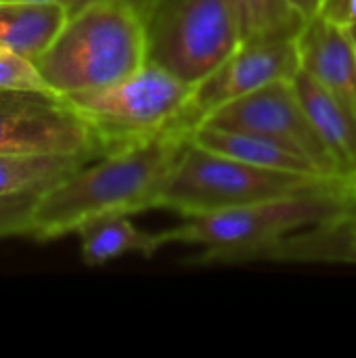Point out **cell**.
I'll return each instance as SVG.
<instances>
[{
    "instance_id": "cell-1",
    "label": "cell",
    "mask_w": 356,
    "mask_h": 358,
    "mask_svg": "<svg viewBox=\"0 0 356 358\" xmlns=\"http://www.w3.org/2000/svg\"><path fill=\"white\" fill-rule=\"evenodd\" d=\"M189 141L191 130L174 126L159 136L84 164L38 197L29 239L46 243L76 235L103 216L155 210L162 185Z\"/></svg>"
},
{
    "instance_id": "cell-2",
    "label": "cell",
    "mask_w": 356,
    "mask_h": 358,
    "mask_svg": "<svg viewBox=\"0 0 356 358\" xmlns=\"http://www.w3.org/2000/svg\"><path fill=\"white\" fill-rule=\"evenodd\" d=\"M356 210V187L340 180L315 191L258 201L222 212L187 216L174 229L162 231V243L199 248L187 262L248 264L258 252L298 231L329 222Z\"/></svg>"
},
{
    "instance_id": "cell-3",
    "label": "cell",
    "mask_w": 356,
    "mask_h": 358,
    "mask_svg": "<svg viewBox=\"0 0 356 358\" xmlns=\"http://www.w3.org/2000/svg\"><path fill=\"white\" fill-rule=\"evenodd\" d=\"M147 63L143 15L124 0H94L71 13L36 59L59 96L111 86Z\"/></svg>"
},
{
    "instance_id": "cell-4",
    "label": "cell",
    "mask_w": 356,
    "mask_h": 358,
    "mask_svg": "<svg viewBox=\"0 0 356 358\" xmlns=\"http://www.w3.org/2000/svg\"><path fill=\"white\" fill-rule=\"evenodd\" d=\"M346 178L258 168L189 141L157 195L155 210L199 216L315 191Z\"/></svg>"
},
{
    "instance_id": "cell-5",
    "label": "cell",
    "mask_w": 356,
    "mask_h": 358,
    "mask_svg": "<svg viewBox=\"0 0 356 358\" xmlns=\"http://www.w3.org/2000/svg\"><path fill=\"white\" fill-rule=\"evenodd\" d=\"M193 88L147 61L138 71L111 86L63 99L86 122L105 155L183 126Z\"/></svg>"
},
{
    "instance_id": "cell-6",
    "label": "cell",
    "mask_w": 356,
    "mask_h": 358,
    "mask_svg": "<svg viewBox=\"0 0 356 358\" xmlns=\"http://www.w3.org/2000/svg\"><path fill=\"white\" fill-rule=\"evenodd\" d=\"M147 61L197 86L243 42L231 0H151Z\"/></svg>"
},
{
    "instance_id": "cell-7",
    "label": "cell",
    "mask_w": 356,
    "mask_h": 358,
    "mask_svg": "<svg viewBox=\"0 0 356 358\" xmlns=\"http://www.w3.org/2000/svg\"><path fill=\"white\" fill-rule=\"evenodd\" d=\"M0 153L103 155L63 96L23 90H0Z\"/></svg>"
},
{
    "instance_id": "cell-8",
    "label": "cell",
    "mask_w": 356,
    "mask_h": 358,
    "mask_svg": "<svg viewBox=\"0 0 356 358\" xmlns=\"http://www.w3.org/2000/svg\"><path fill=\"white\" fill-rule=\"evenodd\" d=\"M204 122L273 138L313 162L323 174L344 178L325 143L313 128L294 88V78L271 82L241 99H235L210 113Z\"/></svg>"
},
{
    "instance_id": "cell-9",
    "label": "cell",
    "mask_w": 356,
    "mask_h": 358,
    "mask_svg": "<svg viewBox=\"0 0 356 358\" xmlns=\"http://www.w3.org/2000/svg\"><path fill=\"white\" fill-rule=\"evenodd\" d=\"M296 38H262L241 42V46L227 61H222L193 88L191 101L183 115V126L193 130L222 105L271 82L292 80L300 71Z\"/></svg>"
},
{
    "instance_id": "cell-10",
    "label": "cell",
    "mask_w": 356,
    "mask_h": 358,
    "mask_svg": "<svg viewBox=\"0 0 356 358\" xmlns=\"http://www.w3.org/2000/svg\"><path fill=\"white\" fill-rule=\"evenodd\" d=\"M300 69L334 92L356 115V50L344 27L317 15L298 38Z\"/></svg>"
},
{
    "instance_id": "cell-11",
    "label": "cell",
    "mask_w": 356,
    "mask_h": 358,
    "mask_svg": "<svg viewBox=\"0 0 356 358\" xmlns=\"http://www.w3.org/2000/svg\"><path fill=\"white\" fill-rule=\"evenodd\" d=\"M294 88L340 174L353 182L356 174V115L334 92L302 69L294 76Z\"/></svg>"
},
{
    "instance_id": "cell-12",
    "label": "cell",
    "mask_w": 356,
    "mask_h": 358,
    "mask_svg": "<svg viewBox=\"0 0 356 358\" xmlns=\"http://www.w3.org/2000/svg\"><path fill=\"white\" fill-rule=\"evenodd\" d=\"M191 143L212 153H220V155H227V157H233V159H239L258 168L294 172V174L327 176L300 153L283 147L281 143L273 138H266L262 134L248 132V130L225 128V126L204 122L191 130Z\"/></svg>"
},
{
    "instance_id": "cell-13",
    "label": "cell",
    "mask_w": 356,
    "mask_h": 358,
    "mask_svg": "<svg viewBox=\"0 0 356 358\" xmlns=\"http://www.w3.org/2000/svg\"><path fill=\"white\" fill-rule=\"evenodd\" d=\"M80 256L86 266H105L124 256H155L164 243L159 233L138 229L128 214H113L90 220L78 233Z\"/></svg>"
},
{
    "instance_id": "cell-14",
    "label": "cell",
    "mask_w": 356,
    "mask_h": 358,
    "mask_svg": "<svg viewBox=\"0 0 356 358\" xmlns=\"http://www.w3.org/2000/svg\"><path fill=\"white\" fill-rule=\"evenodd\" d=\"M69 17L67 4L0 0V44L38 59Z\"/></svg>"
},
{
    "instance_id": "cell-15",
    "label": "cell",
    "mask_w": 356,
    "mask_h": 358,
    "mask_svg": "<svg viewBox=\"0 0 356 358\" xmlns=\"http://www.w3.org/2000/svg\"><path fill=\"white\" fill-rule=\"evenodd\" d=\"M92 159L94 155L0 153V197L42 195Z\"/></svg>"
},
{
    "instance_id": "cell-16",
    "label": "cell",
    "mask_w": 356,
    "mask_h": 358,
    "mask_svg": "<svg viewBox=\"0 0 356 358\" xmlns=\"http://www.w3.org/2000/svg\"><path fill=\"white\" fill-rule=\"evenodd\" d=\"M243 42L262 38H296L306 19L290 0H231Z\"/></svg>"
},
{
    "instance_id": "cell-17",
    "label": "cell",
    "mask_w": 356,
    "mask_h": 358,
    "mask_svg": "<svg viewBox=\"0 0 356 358\" xmlns=\"http://www.w3.org/2000/svg\"><path fill=\"white\" fill-rule=\"evenodd\" d=\"M0 90L55 94V90L48 86V82L40 73L36 61L6 44H0Z\"/></svg>"
},
{
    "instance_id": "cell-18",
    "label": "cell",
    "mask_w": 356,
    "mask_h": 358,
    "mask_svg": "<svg viewBox=\"0 0 356 358\" xmlns=\"http://www.w3.org/2000/svg\"><path fill=\"white\" fill-rule=\"evenodd\" d=\"M40 195L0 197V239L29 237L34 227V208Z\"/></svg>"
},
{
    "instance_id": "cell-19",
    "label": "cell",
    "mask_w": 356,
    "mask_h": 358,
    "mask_svg": "<svg viewBox=\"0 0 356 358\" xmlns=\"http://www.w3.org/2000/svg\"><path fill=\"white\" fill-rule=\"evenodd\" d=\"M319 15L340 27H348L356 21V0H323Z\"/></svg>"
},
{
    "instance_id": "cell-20",
    "label": "cell",
    "mask_w": 356,
    "mask_h": 358,
    "mask_svg": "<svg viewBox=\"0 0 356 358\" xmlns=\"http://www.w3.org/2000/svg\"><path fill=\"white\" fill-rule=\"evenodd\" d=\"M292 2V6L308 21V19H313V17H317L319 15V10H321V4H323V0H290Z\"/></svg>"
},
{
    "instance_id": "cell-21",
    "label": "cell",
    "mask_w": 356,
    "mask_h": 358,
    "mask_svg": "<svg viewBox=\"0 0 356 358\" xmlns=\"http://www.w3.org/2000/svg\"><path fill=\"white\" fill-rule=\"evenodd\" d=\"M88 2H94V0H67V10H69V15H71V13H76L78 8L86 6ZM124 2L132 4V6L143 15V17H145L147 8H149V4H151V0H124Z\"/></svg>"
},
{
    "instance_id": "cell-22",
    "label": "cell",
    "mask_w": 356,
    "mask_h": 358,
    "mask_svg": "<svg viewBox=\"0 0 356 358\" xmlns=\"http://www.w3.org/2000/svg\"><path fill=\"white\" fill-rule=\"evenodd\" d=\"M346 29V34H348V38H350V42H353V46H355L356 50V21L353 25H348V27H344Z\"/></svg>"
},
{
    "instance_id": "cell-23",
    "label": "cell",
    "mask_w": 356,
    "mask_h": 358,
    "mask_svg": "<svg viewBox=\"0 0 356 358\" xmlns=\"http://www.w3.org/2000/svg\"><path fill=\"white\" fill-rule=\"evenodd\" d=\"M27 2H59V4H67V0H27Z\"/></svg>"
},
{
    "instance_id": "cell-24",
    "label": "cell",
    "mask_w": 356,
    "mask_h": 358,
    "mask_svg": "<svg viewBox=\"0 0 356 358\" xmlns=\"http://www.w3.org/2000/svg\"><path fill=\"white\" fill-rule=\"evenodd\" d=\"M353 185H355V187H356V174H355V180H353Z\"/></svg>"
}]
</instances>
